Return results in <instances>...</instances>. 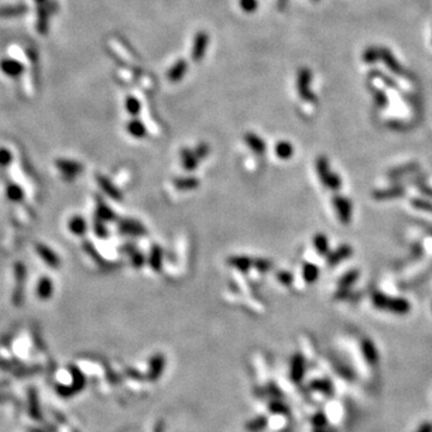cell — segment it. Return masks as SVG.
<instances>
[{
    "instance_id": "obj_32",
    "label": "cell",
    "mask_w": 432,
    "mask_h": 432,
    "mask_svg": "<svg viewBox=\"0 0 432 432\" xmlns=\"http://www.w3.org/2000/svg\"><path fill=\"white\" fill-rule=\"evenodd\" d=\"M375 95H376V97H375L376 103H377V105H378V107H384V106L387 105V96H386V94L382 93V91H376Z\"/></svg>"
},
{
    "instance_id": "obj_18",
    "label": "cell",
    "mask_w": 432,
    "mask_h": 432,
    "mask_svg": "<svg viewBox=\"0 0 432 432\" xmlns=\"http://www.w3.org/2000/svg\"><path fill=\"white\" fill-rule=\"evenodd\" d=\"M402 195H404V190L401 188H390L387 189V190L377 191L374 195V197L377 198V200H390V198L400 197Z\"/></svg>"
},
{
    "instance_id": "obj_15",
    "label": "cell",
    "mask_w": 432,
    "mask_h": 432,
    "mask_svg": "<svg viewBox=\"0 0 432 432\" xmlns=\"http://www.w3.org/2000/svg\"><path fill=\"white\" fill-rule=\"evenodd\" d=\"M182 161L185 170L188 171H192L197 167V155L189 149L182 152Z\"/></svg>"
},
{
    "instance_id": "obj_25",
    "label": "cell",
    "mask_w": 432,
    "mask_h": 432,
    "mask_svg": "<svg viewBox=\"0 0 432 432\" xmlns=\"http://www.w3.org/2000/svg\"><path fill=\"white\" fill-rule=\"evenodd\" d=\"M359 276V273L357 270H351L347 274L343 275L342 279L340 280V287L342 289H347V287H350L352 283H354Z\"/></svg>"
},
{
    "instance_id": "obj_17",
    "label": "cell",
    "mask_w": 432,
    "mask_h": 432,
    "mask_svg": "<svg viewBox=\"0 0 432 432\" xmlns=\"http://www.w3.org/2000/svg\"><path fill=\"white\" fill-rule=\"evenodd\" d=\"M318 274L319 270L315 264H312V263H305V264H304L303 276L307 283L315 282V281L318 279Z\"/></svg>"
},
{
    "instance_id": "obj_13",
    "label": "cell",
    "mask_w": 432,
    "mask_h": 432,
    "mask_svg": "<svg viewBox=\"0 0 432 432\" xmlns=\"http://www.w3.org/2000/svg\"><path fill=\"white\" fill-rule=\"evenodd\" d=\"M380 58L383 59L384 63H386L387 66L389 67V69L392 70L393 72H395V73H401L402 72V69H401L400 64L398 63V60H396V59L394 57H393L392 53L388 51L387 48L381 49V51H380Z\"/></svg>"
},
{
    "instance_id": "obj_9",
    "label": "cell",
    "mask_w": 432,
    "mask_h": 432,
    "mask_svg": "<svg viewBox=\"0 0 432 432\" xmlns=\"http://www.w3.org/2000/svg\"><path fill=\"white\" fill-rule=\"evenodd\" d=\"M36 248H37V253L40 254L41 258H42L47 264L51 265L53 268L58 267L59 263H60V261H59V257L53 252L51 248L45 246V245H37Z\"/></svg>"
},
{
    "instance_id": "obj_39",
    "label": "cell",
    "mask_w": 432,
    "mask_h": 432,
    "mask_svg": "<svg viewBox=\"0 0 432 432\" xmlns=\"http://www.w3.org/2000/svg\"><path fill=\"white\" fill-rule=\"evenodd\" d=\"M35 1H36V4H37V5H40V6H42V5L45 4V2H46V0H35Z\"/></svg>"
},
{
    "instance_id": "obj_6",
    "label": "cell",
    "mask_w": 432,
    "mask_h": 432,
    "mask_svg": "<svg viewBox=\"0 0 432 432\" xmlns=\"http://www.w3.org/2000/svg\"><path fill=\"white\" fill-rule=\"evenodd\" d=\"M0 70L5 75L12 77V78H17L23 72V65L18 63V61L12 60V59H2L0 61Z\"/></svg>"
},
{
    "instance_id": "obj_30",
    "label": "cell",
    "mask_w": 432,
    "mask_h": 432,
    "mask_svg": "<svg viewBox=\"0 0 432 432\" xmlns=\"http://www.w3.org/2000/svg\"><path fill=\"white\" fill-rule=\"evenodd\" d=\"M412 206L416 207L417 209L424 210V212L432 213V202H429V201H425V200H413L412 201Z\"/></svg>"
},
{
    "instance_id": "obj_29",
    "label": "cell",
    "mask_w": 432,
    "mask_h": 432,
    "mask_svg": "<svg viewBox=\"0 0 432 432\" xmlns=\"http://www.w3.org/2000/svg\"><path fill=\"white\" fill-rule=\"evenodd\" d=\"M12 161V154L10 150L5 149V148H0V166L1 167H6Z\"/></svg>"
},
{
    "instance_id": "obj_36",
    "label": "cell",
    "mask_w": 432,
    "mask_h": 432,
    "mask_svg": "<svg viewBox=\"0 0 432 432\" xmlns=\"http://www.w3.org/2000/svg\"><path fill=\"white\" fill-rule=\"evenodd\" d=\"M132 263H134V264L136 265V267H140V265H142V263L144 262V259H143V257H142V254H140V253H135V256L132 257Z\"/></svg>"
},
{
    "instance_id": "obj_37",
    "label": "cell",
    "mask_w": 432,
    "mask_h": 432,
    "mask_svg": "<svg viewBox=\"0 0 432 432\" xmlns=\"http://www.w3.org/2000/svg\"><path fill=\"white\" fill-rule=\"evenodd\" d=\"M258 268L261 269V270H268L269 268H270V262H268V261H262L258 263Z\"/></svg>"
},
{
    "instance_id": "obj_8",
    "label": "cell",
    "mask_w": 432,
    "mask_h": 432,
    "mask_svg": "<svg viewBox=\"0 0 432 432\" xmlns=\"http://www.w3.org/2000/svg\"><path fill=\"white\" fill-rule=\"evenodd\" d=\"M351 254H352V247L348 246V245H343V246L339 247L337 250H335L334 252H331L329 254V257H328V263H329L330 265L339 264V263L342 262L343 259H347Z\"/></svg>"
},
{
    "instance_id": "obj_24",
    "label": "cell",
    "mask_w": 432,
    "mask_h": 432,
    "mask_svg": "<svg viewBox=\"0 0 432 432\" xmlns=\"http://www.w3.org/2000/svg\"><path fill=\"white\" fill-rule=\"evenodd\" d=\"M174 185L180 190H191V189L197 188L198 182L195 178H180L176 180Z\"/></svg>"
},
{
    "instance_id": "obj_11",
    "label": "cell",
    "mask_w": 432,
    "mask_h": 432,
    "mask_svg": "<svg viewBox=\"0 0 432 432\" xmlns=\"http://www.w3.org/2000/svg\"><path fill=\"white\" fill-rule=\"evenodd\" d=\"M120 230L126 234H132V235H140L144 233V227L142 226L140 222L134 220H125L120 223L119 226Z\"/></svg>"
},
{
    "instance_id": "obj_35",
    "label": "cell",
    "mask_w": 432,
    "mask_h": 432,
    "mask_svg": "<svg viewBox=\"0 0 432 432\" xmlns=\"http://www.w3.org/2000/svg\"><path fill=\"white\" fill-rule=\"evenodd\" d=\"M417 432H432V423L425 422L419 426V429Z\"/></svg>"
},
{
    "instance_id": "obj_4",
    "label": "cell",
    "mask_w": 432,
    "mask_h": 432,
    "mask_svg": "<svg viewBox=\"0 0 432 432\" xmlns=\"http://www.w3.org/2000/svg\"><path fill=\"white\" fill-rule=\"evenodd\" d=\"M333 203L337 212V215H339L340 221L343 224L350 223L352 217V206L350 201L345 197L336 196L333 198Z\"/></svg>"
},
{
    "instance_id": "obj_21",
    "label": "cell",
    "mask_w": 432,
    "mask_h": 432,
    "mask_svg": "<svg viewBox=\"0 0 432 432\" xmlns=\"http://www.w3.org/2000/svg\"><path fill=\"white\" fill-rule=\"evenodd\" d=\"M313 245H315L316 251L319 254H327L328 253V239L324 234H317L313 238Z\"/></svg>"
},
{
    "instance_id": "obj_40",
    "label": "cell",
    "mask_w": 432,
    "mask_h": 432,
    "mask_svg": "<svg viewBox=\"0 0 432 432\" xmlns=\"http://www.w3.org/2000/svg\"><path fill=\"white\" fill-rule=\"evenodd\" d=\"M317 432H323V431H317Z\"/></svg>"
},
{
    "instance_id": "obj_20",
    "label": "cell",
    "mask_w": 432,
    "mask_h": 432,
    "mask_svg": "<svg viewBox=\"0 0 432 432\" xmlns=\"http://www.w3.org/2000/svg\"><path fill=\"white\" fill-rule=\"evenodd\" d=\"M26 12V6L24 5H14V6H6L0 8V17H14Z\"/></svg>"
},
{
    "instance_id": "obj_23",
    "label": "cell",
    "mask_w": 432,
    "mask_h": 432,
    "mask_svg": "<svg viewBox=\"0 0 432 432\" xmlns=\"http://www.w3.org/2000/svg\"><path fill=\"white\" fill-rule=\"evenodd\" d=\"M229 263L233 267H235L238 270L241 271H246L250 268V265L252 264V262L246 257H233V258H230Z\"/></svg>"
},
{
    "instance_id": "obj_31",
    "label": "cell",
    "mask_w": 432,
    "mask_h": 432,
    "mask_svg": "<svg viewBox=\"0 0 432 432\" xmlns=\"http://www.w3.org/2000/svg\"><path fill=\"white\" fill-rule=\"evenodd\" d=\"M377 58H380V51H376L375 48L366 49L365 53H364V60L366 63H372V61L377 60Z\"/></svg>"
},
{
    "instance_id": "obj_33",
    "label": "cell",
    "mask_w": 432,
    "mask_h": 432,
    "mask_svg": "<svg viewBox=\"0 0 432 432\" xmlns=\"http://www.w3.org/2000/svg\"><path fill=\"white\" fill-rule=\"evenodd\" d=\"M103 221L99 220L97 222H95V233L99 236H105L107 235V229L105 228V226H103Z\"/></svg>"
},
{
    "instance_id": "obj_7",
    "label": "cell",
    "mask_w": 432,
    "mask_h": 432,
    "mask_svg": "<svg viewBox=\"0 0 432 432\" xmlns=\"http://www.w3.org/2000/svg\"><path fill=\"white\" fill-rule=\"evenodd\" d=\"M57 167L67 177H75L82 171V165L70 160H59L57 161Z\"/></svg>"
},
{
    "instance_id": "obj_1",
    "label": "cell",
    "mask_w": 432,
    "mask_h": 432,
    "mask_svg": "<svg viewBox=\"0 0 432 432\" xmlns=\"http://www.w3.org/2000/svg\"><path fill=\"white\" fill-rule=\"evenodd\" d=\"M372 303L377 309L388 310L398 315H406L410 312V303L404 298H389L383 293L376 292L372 294Z\"/></svg>"
},
{
    "instance_id": "obj_2",
    "label": "cell",
    "mask_w": 432,
    "mask_h": 432,
    "mask_svg": "<svg viewBox=\"0 0 432 432\" xmlns=\"http://www.w3.org/2000/svg\"><path fill=\"white\" fill-rule=\"evenodd\" d=\"M316 170H317L319 179H321V182L323 183L324 186H327L328 189L334 191L339 190L340 186H341V179H340V177L337 176V174H334L333 172L330 171L329 162H328V160L325 159L324 156H321V158L317 159V161H316Z\"/></svg>"
},
{
    "instance_id": "obj_16",
    "label": "cell",
    "mask_w": 432,
    "mask_h": 432,
    "mask_svg": "<svg viewBox=\"0 0 432 432\" xmlns=\"http://www.w3.org/2000/svg\"><path fill=\"white\" fill-rule=\"evenodd\" d=\"M245 141H246L247 146L251 148V149L253 150V152L262 154L264 153L265 150V144L264 142L262 141V138L257 137V136H254L253 134H248L246 137H245Z\"/></svg>"
},
{
    "instance_id": "obj_22",
    "label": "cell",
    "mask_w": 432,
    "mask_h": 432,
    "mask_svg": "<svg viewBox=\"0 0 432 432\" xmlns=\"http://www.w3.org/2000/svg\"><path fill=\"white\" fill-rule=\"evenodd\" d=\"M6 195L8 200L12 202H20L23 200V190L16 184H10L6 189Z\"/></svg>"
},
{
    "instance_id": "obj_19",
    "label": "cell",
    "mask_w": 432,
    "mask_h": 432,
    "mask_svg": "<svg viewBox=\"0 0 432 432\" xmlns=\"http://www.w3.org/2000/svg\"><path fill=\"white\" fill-rule=\"evenodd\" d=\"M275 153H276V155L279 156L280 159H289L292 158L293 155V147L291 143H288V142H280V143L276 144V147H275Z\"/></svg>"
},
{
    "instance_id": "obj_28",
    "label": "cell",
    "mask_w": 432,
    "mask_h": 432,
    "mask_svg": "<svg viewBox=\"0 0 432 432\" xmlns=\"http://www.w3.org/2000/svg\"><path fill=\"white\" fill-rule=\"evenodd\" d=\"M129 131L130 134H131L134 137H143L144 134H146V129H144V126L142 125L141 123H138V121H132V123H130L129 125Z\"/></svg>"
},
{
    "instance_id": "obj_3",
    "label": "cell",
    "mask_w": 432,
    "mask_h": 432,
    "mask_svg": "<svg viewBox=\"0 0 432 432\" xmlns=\"http://www.w3.org/2000/svg\"><path fill=\"white\" fill-rule=\"evenodd\" d=\"M14 277H16V291L13 293V303L20 305L23 301V286L26 277V270L23 263H16L14 265Z\"/></svg>"
},
{
    "instance_id": "obj_14",
    "label": "cell",
    "mask_w": 432,
    "mask_h": 432,
    "mask_svg": "<svg viewBox=\"0 0 432 432\" xmlns=\"http://www.w3.org/2000/svg\"><path fill=\"white\" fill-rule=\"evenodd\" d=\"M69 228L73 234L83 235L87 232V223H85L84 218L81 217V216H75V217H72L70 220Z\"/></svg>"
},
{
    "instance_id": "obj_34",
    "label": "cell",
    "mask_w": 432,
    "mask_h": 432,
    "mask_svg": "<svg viewBox=\"0 0 432 432\" xmlns=\"http://www.w3.org/2000/svg\"><path fill=\"white\" fill-rule=\"evenodd\" d=\"M277 277H279L280 281H282L283 283H286V285H288V283L292 282V275L289 273H287V271H282V273L277 274Z\"/></svg>"
},
{
    "instance_id": "obj_10",
    "label": "cell",
    "mask_w": 432,
    "mask_h": 432,
    "mask_svg": "<svg viewBox=\"0 0 432 432\" xmlns=\"http://www.w3.org/2000/svg\"><path fill=\"white\" fill-rule=\"evenodd\" d=\"M97 182H99L100 188H101L103 192H105V194H107L109 197L113 198V200H121L120 191L118 190V189L115 188L113 184H112L111 180L106 178V177L99 176L97 177Z\"/></svg>"
},
{
    "instance_id": "obj_38",
    "label": "cell",
    "mask_w": 432,
    "mask_h": 432,
    "mask_svg": "<svg viewBox=\"0 0 432 432\" xmlns=\"http://www.w3.org/2000/svg\"><path fill=\"white\" fill-rule=\"evenodd\" d=\"M422 190L425 192V194H428L429 196H432V189L426 188V186H422Z\"/></svg>"
},
{
    "instance_id": "obj_5",
    "label": "cell",
    "mask_w": 432,
    "mask_h": 432,
    "mask_svg": "<svg viewBox=\"0 0 432 432\" xmlns=\"http://www.w3.org/2000/svg\"><path fill=\"white\" fill-rule=\"evenodd\" d=\"M362 352H363L364 358H365V360L370 364V365H372V366L377 365L380 357H378L377 348H376L375 343L372 342L371 340L370 339H364L362 341Z\"/></svg>"
},
{
    "instance_id": "obj_12",
    "label": "cell",
    "mask_w": 432,
    "mask_h": 432,
    "mask_svg": "<svg viewBox=\"0 0 432 432\" xmlns=\"http://www.w3.org/2000/svg\"><path fill=\"white\" fill-rule=\"evenodd\" d=\"M36 293L38 298L42 299V300H47V299L51 298L53 293V283L49 280V277H42L37 283V289Z\"/></svg>"
},
{
    "instance_id": "obj_27",
    "label": "cell",
    "mask_w": 432,
    "mask_h": 432,
    "mask_svg": "<svg viewBox=\"0 0 432 432\" xmlns=\"http://www.w3.org/2000/svg\"><path fill=\"white\" fill-rule=\"evenodd\" d=\"M96 213H97V217H99V220H101V221L111 220V218L114 217L112 210L109 209L107 206H105V204L101 203V202H99Z\"/></svg>"
},
{
    "instance_id": "obj_26",
    "label": "cell",
    "mask_w": 432,
    "mask_h": 432,
    "mask_svg": "<svg viewBox=\"0 0 432 432\" xmlns=\"http://www.w3.org/2000/svg\"><path fill=\"white\" fill-rule=\"evenodd\" d=\"M161 258H162V250L160 247L153 248L152 254H150V265L154 268V270L159 271L161 268Z\"/></svg>"
}]
</instances>
